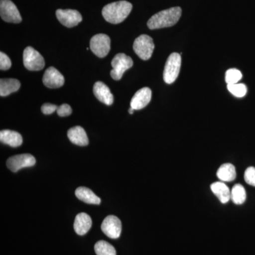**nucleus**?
<instances>
[{"label":"nucleus","mask_w":255,"mask_h":255,"mask_svg":"<svg viewBox=\"0 0 255 255\" xmlns=\"http://www.w3.org/2000/svg\"><path fill=\"white\" fill-rule=\"evenodd\" d=\"M182 15V9L179 6L163 10L153 15L147 21L150 29L170 27L178 22Z\"/></svg>","instance_id":"obj_1"},{"label":"nucleus","mask_w":255,"mask_h":255,"mask_svg":"<svg viewBox=\"0 0 255 255\" xmlns=\"http://www.w3.org/2000/svg\"><path fill=\"white\" fill-rule=\"evenodd\" d=\"M132 4L127 1H119L106 5L102 9V15L106 21L114 24L123 22L130 14Z\"/></svg>","instance_id":"obj_2"},{"label":"nucleus","mask_w":255,"mask_h":255,"mask_svg":"<svg viewBox=\"0 0 255 255\" xmlns=\"http://www.w3.org/2000/svg\"><path fill=\"white\" fill-rule=\"evenodd\" d=\"M182 58L179 53H173L169 55L166 62L163 73V78L166 83L170 85L177 80L180 72Z\"/></svg>","instance_id":"obj_3"},{"label":"nucleus","mask_w":255,"mask_h":255,"mask_svg":"<svg viewBox=\"0 0 255 255\" xmlns=\"http://www.w3.org/2000/svg\"><path fill=\"white\" fill-rule=\"evenodd\" d=\"M132 48L140 59L147 60L152 56L155 48V44L150 36L147 35H141L135 40Z\"/></svg>","instance_id":"obj_4"},{"label":"nucleus","mask_w":255,"mask_h":255,"mask_svg":"<svg viewBox=\"0 0 255 255\" xmlns=\"http://www.w3.org/2000/svg\"><path fill=\"white\" fill-rule=\"evenodd\" d=\"M133 65V61L130 57L124 54L119 53L115 55L112 61V69L110 75L114 80H120L123 77L124 73L131 68Z\"/></svg>","instance_id":"obj_5"},{"label":"nucleus","mask_w":255,"mask_h":255,"mask_svg":"<svg viewBox=\"0 0 255 255\" xmlns=\"http://www.w3.org/2000/svg\"><path fill=\"white\" fill-rule=\"evenodd\" d=\"M23 59L25 68L31 71H38L44 68L45 62L43 56L31 46L25 48Z\"/></svg>","instance_id":"obj_6"},{"label":"nucleus","mask_w":255,"mask_h":255,"mask_svg":"<svg viewBox=\"0 0 255 255\" xmlns=\"http://www.w3.org/2000/svg\"><path fill=\"white\" fill-rule=\"evenodd\" d=\"M90 49L99 58H105L111 49L110 37L103 33L95 35L90 41Z\"/></svg>","instance_id":"obj_7"},{"label":"nucleus","mask_w":255,"mask_h":255,"mask_svg":"<svg viewBox=\"0 0 255 255\" xmlns=\"http://www.w3.org/2000/svg\"><path fill=\"white\" fill-rule=\"evenodd\" d=\"M0 15L6 22L18 23L22 21L17 7L11 0L0 1Z\"/></svg>","instance_id":"obj_8"},{"label":"nucleus","mask_w":255,"mask_h":255,"mask_svg":"<svg viewBox=\"0 0 255 255\" xmlns=\"http://www.w3.org/2000/svg\"><path fill=\"white\" fill-rule=\"evenodd\" d=\"M36 164V159L31 154L25 153L12 156L6 161V167L13 172H18L24 167H30Z\"/></svg>","instance_id":"obj_9"},{"label":"nucleus","mask_w":255,"mask_h":255,"mask_svg":"<svg viewBox=\"0 0 255 255\" xmlns=\"http://www.w3.org/2000/svg\"><path fill=\"white\" fill-rule=\"evenodd\" d=\"M101 228L102 232L105 233L107 237L112 239H117L120 237L122 233V222L117 216L110 215L104 220Z\"/></svg>","instance_id":"obj_10"},{"label":"nucleus","mask_w":255,"mask_h":255,"mask_svg":"<svg viewBox=\"0 0 255 255\" xmlns=\"http://www.w3.org/2000/svg\"><path fill=\"white\" fill-rule=\"evenodd\" d=\"M55 14L58 21L68 28L76 26L82 21V15L77 10L58 9Z\"/></svg>","instance_id":"obj_11"},{"label":"nucleus","mask_w":255,"mask_h":255,"mask_svg":"<svg viewBox=\"0 0 255 255\" xmlns=\"http://www.w3.org/2000/svg\"><path fill=\"white\" fill-rule=\"evenodd\" d=\"M43 82L45 86L48 88H59L65 83V78L57 69L53 67H50L45 71L43 77Z\"/></svg>","instance_id":"obj_12"},{"label":"nucleus","mask_w":255,"mask_h":255,"mask_svg":"<svg viewBox=\"0 0 255 255\" xmlns=\"http://www.w3.org/2000/svg\"><path fill=\"white\" fill-rule=\"evenodd\" d=\"M152 98V92L148 87L140 89L132 97L130 107L134 110H140L145 108L150 103Z\"/></svg>","instance_id":"obj_13"},{"label":"nucleus","mask_w":255,"mask_h":255,"mask_svg":"<svg viewBox=\"0 0 255 255\" xmlns=\"http://www.w3.org/2000/svg\"><path fill=\"white\" fill-rule=\"evenodd\" d=\"M93 93L97 100L106 105L110 106L113 104L114 96L110 89L103 82H96L93 87Z\"/></svg>","instance_id":"obj_14"},{"label":"nucleus","mask_w":255,"mask_h":255,"mask_svg":"<svg viewBox=\"0 0 255 255\" xmlns=\"http://www.w3.org/2000/svg\"><path fill=\"white\" fill-rule=\"evenodd\" d=\"M92 219L88 214L80 213L77 215L74 222V229L79 236H84L92 227Z\"/></svg>","instance_id":"obj_15"},{"label":"nucleus","mask_w":255,"mask_h":255,"mask_svg":"<svg viewBox=\"0 0 255 255\" xmlns=\"http://www.w3.org/2000/svg\"><path fill=\"white\" fill-rule=\"evenodd\" d=\"M69 140L73 143L79 146H87L89 139L85 129L81 127L72 128L68 131Z\"/></svg>","instance_id":"obj_16"},{"label":"nucleus","mask_w":255,"mask_h":255,"mask_svg":"<svg viewBox=\"0 0 255 255\" xmlns=\"http://www.w3.org/2000/svg\"><path fill=\"white\" fill-rule=\"evenodd\" d=\"M0 140L6 145L17 147L22 144L23 138L21 134L14 130H3L0 132Z\"/></svg>","instance_id":"obj_17"},{"label":"nucleus","mask_w":255,"mask_h":255,"mask_svg":"<svg viewBox=\"0 0 255 255\" xmlns=\"http://www.w3.org/2000/svg\"><path fill=\"white\" fill-rule=\"evenodd\" d=\"M211 189L222 204H226L231 199V191L223 182H215L211 184Z\"/></svg>","instance_id":"obj_18"},{"label":"nucleus","mask_w":255,"mask_h":255,"mask_svg":"<svg viewBox=\"0 0 255 255\" xmlns=\"http://www.w3.org/2000/svg\"><path fill=\"white\" fill-rule=\"evenodd\" d=\"M75 196L78 199L88 204H95L99 205L101 203V199L99 196L96 195L95 193L85 187H78L75 190Z\"/></svg>","instance_id":"obj_19"},{"label":"nucleus","mask_w":255,"mask_h":255,"mask_svg":"<svg viewBox=\"0 0 255 255\" xmlns=\"http://www.w3.org/2000/svg\"><path fill=\"white\" fill-rule=\"evenodd\" d=\"M21 83L16 79L5 78L0 80V96L6 97L13 92H17Z\"/></svg>","instance_id":"obj_20"},{"label":"nucleus","mask_w":255,"mask_h":255,"mask_svg":"<svg viewBox=\"0 0 255 255\" xmlns=\"http://www.w3.org/2000/svg\"><path fill=\"white\" fill-rule=\"evenodd\" d=\"M237 176L236 167L231 163L223 164L219 167L217 177L221 182H233Z\"/></svg>","instance_id":"obj_21"},{"label":"nucleus","mask_w":255,"mask_h":255,"mask_svg":"<svg viewBox=\"0 0 255 255\" xmlns=\"http://www.w3.org/2000/svg\"><path fill=\"white\" fill-rule=\"evenodd\" d=\"M247 194L245 188L241 184H236L231 190V200L238 205H241L246 200Z\"/></svg>","instance_id":"obj_22"},{"label":"nucleus","mask_w":255,"mask_h":255,"mask_svg":"<svg viewBox=\"0 0 255 255\" xmlns=\"http://www.w3.org/2000/svg\"><path fill=\"white\" fill-rule=\"evenodd\" d=\"M95 251L97 255H117V251L107 242L101 241L95 244Z\"/></svg>","instance_id":"obj_23"},{"label":"nucleus","mask_w":255,"mask_h":255,"mask_svg":"<svg viewBox=\"0 0 255 255\" xmlns=\"http://www.w3.org/2000/svg\"><path fill=\"white\" fill-rule=\"evenodd\" d=\"M243 78V75L239 70L237 69H230L226 73V82L228 85L237 84Z\"/></svg>","instance_id":"obj_24"},{"label":"nucleus","mask_w":255,"mask_h":255,"mask_svg":"<svg viewBox=\"0 0 255 255\" xmlns=\"http://www.w3.org/2000/svg\"><path fill=\"white\" fill-rule=\"evenodd\" d=\"M228 91L236 97H243L246 96L248 88L244 84H233V85H228Z\"/></svg>","instance_id":"obj_25"},{"label":"nucleus","mask_w":255,"mask_h":255,"mask_svg":"<svg viewBox=\"0 0 255 255\" xmlns=\"http://www.w3.org/2000/svg\"><path fill=\"white\" fill-rule=\"evenodd\" d=\"M244 178L247 184L255 187V167H248L245 172Z\"/></svg>","instance_id":"obj_26"},{"label":"nucleus","mask_w":255,"mask_h":255,"mask_svg":"<svg viewBox=\"0 0 255 255\" xmlns=\"http://www.w3.org/2000/svg\"><path fill=\"white\" fill-rule=\"evenodd\" d=\"M11 66V60L3 52L0 53V69L1 70H9Z\"/></svg>","instance_id":"obj_27"},{"label":"nucleus","mask_w":255,"mask_h":255,"mask_svg":"<svg viewBox=\"0 0 255 255\" xmlns=\"http://www.w3.org/2000/svg\"><path fill=\"white\" fill-rule=\"evenodd\" d=\"M72 112L73 111H72L71 107L67 105V104H64V105L60 106L57 110L58 115L61 117H68L72 114Z\"/></svg>","instance_id":"obj_28"},{"label":"nucleus","mask_w":255,"mask_h":255,"mask_svg":"<svg viewBox=\"0 0 255 255\" xmlns=\"http://www.w3.org/2000/svg\"><path fill=\"white\" fill-rule=\"evenodd\" d=\"M58 107L56 105H51V104H44L41 107V112L46 115L53 114L55 111L58 110Z\"/></svg>","instance_id":"obj_29"},{"label":"nucleus","mask_w":255,"mask_h":255,"mask_svg":"<svg viewBox=\"0 0 255 255\" xmlns=\"http://www.w3.org/2000/svg\"><path fill=\"white\" fill-rule=\"evenodd\" d=\"M134 111H135V110H134L133 109H132V108H131V107H130V108L129 109V110H128L129 114H133Z\"/></svg>","instance_id":"obj_30"}]
</instances>
